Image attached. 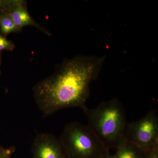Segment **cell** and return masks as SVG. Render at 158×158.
<instances>
[{"label":"cell","instance_id":"cell-7","mask_svg":"<svg viewBox=\"0 0 158 158\" xmlns=\"http://www.w3.org/2000/svg\"><path fill=\"white\" fill-rule=\"evenodd\" d=\"M116 148V158H146L148 152L145 151L130 142L125 136L119 141Z\"/></svg>","mask_w":158,"mask_h":158},{"label":"cell","instance_id":"cell-3","mask_svg":"<svg viewBox=\"0 0 158 158\" xmlns=\"http://www.w3.org/2000/svg\"><path fill=\"white\" fill-rule=\"evenodd\" d=\"M68 158H98L109 150L87 125L72 122L59 138Z\"/></svg>","mask_w":158,"mask_h":158},{"label":"cell","instance_id":"cell-1","mask_svg":"<svg viewBox=\"0 0 158 158\" xmlns=\"http://www.w3.org/2000/svg\"><path fill=\"white\" fill-rule=\"evenodd\" d=\"M106 57L78 56L66 59L49 76L33 88L36 105L44 116L70 107L82 108L90 85L101 70Z\"/></svg>","mask_w":158,"mask_h":158},{"label":"cell","instance_id":"cell-14","mask_svg":"<svg viewBox=\"0 0 158 158\" xmlns=\"http://www.w3.org/2000/svg\"><path fill=\"white\" fill-rule=\"evenodd\" d=\"M3 13V12H0V17H1V15H2Z\"/></svg>","mask_w":158,"mask_h":158},{"label":"cell","instance_id":"cell-5","mask_svg":"<svg viewBox=\"0 0 158 158\" xmlns=\"http://www.w3.org/2000/svg\"><path fill=\"white\" fill-rule=\"evenodd\" d=\"M31 151L33 158H68L59 139L49 133L37 134Z\"/></svg>","mask_w":158,"mask_h":158},{"label":"cell","instance_id":"cell-2","mask_svg":"<svg viewBox=\"0 0 158 158\" xmlns=\"http://www.w3.org/2000/svg\"><path fill=\"white\" fill-rule=\"evenodd\" d=\"M93 132L107 149L116 148L125 135L128 123L124 107L116 98L103 102L98 106L81 108Z\"/></svg>","mask_w":158,"mask_h":158},{"label":"cell","instance_id":"cell-6","mask_svg":"<svg viewBox=\"0 0 158 158\" xmlns=\"http://www.w3.org/2000/svg\"><path fill=\"white\" fill-rule=\"evenodd\" d=\"M26 3L25 1L11 0L10 7L8 11L15 24L21 30L23 27L26 26L35 27L44 34L51 36L49 31L33 19L27 11Z\"/></svg>","mask_w":158,"mask_h":158},{"label":"cell","instance_id":"cell-15","mask_svg":"<svg viewBox=\"0 0 158 158\" xmlns=\"http://www.w3.org/2000/svg\"><path fill=\"white\" fill-rule=\"evenodd\" d=\"M0 63H1V59H0Z\"/></svg>","mask_w":158,"mask_h":158},{"label":"cell","instance_id":"cell-4","mask_svg":"<svg viewBox=\"0 0 158 158\" xmlns=\"http://www.w3.org/2000/svg\"><path fill=\"white\" fill-rule=\"evenodd\" d=\"M125 137L128 141L146 152L158 144V117L150 110L137 121L128 123Z\"/></svg>","mask_w":158,"mask_h":158},{"label":"cell","instance_id":"cell-9","mask_svg":"<svg viewBox=\"0 0 158 158\" xmlns=\"http://www.w3.org/2000/svg\"><path fill=\"white\" fill-rule=\"evenodd\" d=\"M15 48V45L11 40H8L6 37L0 35V51H11Z\"/></svg>","mask_w":158,"mask_h":158},{"label":"cell","instance_id":"cell-10","mask_svg":"<svg viewBox=\"0 0 158 158\" xmlns=\"http://www.w3.org/2000/svg\"><path fill=\"white\" fill-rule=\"evenodd\" d=\"M15 151V147L7 148L0 147V158H11V156Z\"/></svg>","mask_w":158,"mask_h":158},{"label":"cell","instance_id":"cell-8","mask_svg":"<svg viewBox=\"0 0 158 158\" xmlns=\"http://www.w3.org/2000/svg\"><path fill=\"white\" fill-rule=\"evenodd\" d=\"M22 31L15 24L8 11L3 12L0 17V31L3 36L6 37L12 33H19Z\"/></svg>","mask_w":158,"mask_h":158},{"label":"cell","instance_id":"cell-11","mask_svg":"<svg viewBox=\"0 0 158 158\" xmlns=\"http://www.w3.org/2000/svg\"><path fill=\"white\" fill-rule=\"evenodd\" d=\"M146 158H158V144H156L148 152Z\"/></svg>","mask_w":158,"mask_h":158},{"label":"cell","instance_id":"cell-12","mask_svg":"<svg viewBox=\"0 0 158 158\" xmlns=\"http://www.w3.org/2000/svg\"><path fill=\"white\" fill-rule=\"evenodd\" d=\"M10 0H0V12L8 11L10 6Z\"/></svg>","mask_w":158,"mask_h":158},{"label":"cell","instance_id":"cell-13","mask_svg":"<svg viewBox=\"0 0 158 158\" xmlns=\"http://www.w3.org/2000/svg\"><path fill=\"white\" fill-rule=\"evenodd\" d=\"M98 158H116L115 155L110 154L109 150L106 152L104 153L101 156Z\"/></svg>","mask_w":158,"mask_h":158}]
</instances>
